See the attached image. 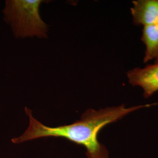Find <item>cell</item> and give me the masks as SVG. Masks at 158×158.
<instances>
[{
  "mask_svg": "<svg viewBox=\"0 0 158 158\" xmlns=\"http://www.w3.org/2000/svg\"><path fill=\"white\" fill-rule=\"evenodd\" d=\"M133 23L145 27L158 23V0H135L130 8Z\"/></svg>",
  "mask_w": 158,
  "mask_h": 158,
  "instance_id": "277c9868",
  "label": "cell"
},
{
  "mask_svg": "<svg viewBox=\"0 0 158 158\" xmlns=\"http://www.w3.org/2000/svg\"><path fill=\"white\" fill-rule=\"evenodd\" d=\"M127 77L130 85L141 89L145 98L158 91V63L131 69L127 72Z\"/></svg>",
  "mask_w": 158,
  "mask_h": 158,
  "instance_id": "3957f363",
  "label": "cell"
},
{
  "mask_svg": "<svg viewBox=\"0 0 158 158\" xmlns=\"http://www.w3.org/2000/svg\"><path fill=\"white\" fill-rule=\"evenodd\" d=\"M158 105V102L130 107L121 104L99 110L90 108L73 124L56 127L43 124L34 118L32 110L25 107L29 117L28 127L21 135L12 138L11 142L21 143L40 138H63L85 147L87 158H110L107 148L98 139L100 131L106 126L124 118L131 113Z\"/></svg>",
  "mask_w": 158,
  "mask_h": 158,
  "instance_id": "6da1fadb",
  "label": "cell"
},
{
  "mask_svg": "<svg viewBox=\"0 0 158 158\" xmlns=\"http://www.w3.org/2000/svg\"><path fill=\"white\" fill-rule=\"evenodd\" d=\"M155 63H158V56L155 60Z\"/></svg>",
  "mask_w": 158,
  "mask_h": 158,
  "instance_id": "8992f818",
  "label": "cell"
},
{
  "mask_svg": "<svg viewBox=\"0 0 158 158\" xmlns=\"http://www.w3.org/2000/svg\"><path fill=\"white\" fill-rule=\"evenodd\" d=\"M41 0H8L3 10L4 19L17 38H46L48 27L40 14Z\"/></svg>",
  "mask_w": 158,
  "mask_h": 158,
  "instance_id": "7a4b0ae2",
  "label": "cell"
},
{
  "mask_svg": "<svg viewBox=\"0 0 158 158\" xmlns=\"http://www.w3.org/2000/svg\"><path fill=\"white\" fill-rule=\"evenodd\" d=\"M141 40L145 46L143 63L155 60L158 56V23L143 27Z\"/></svg>",
  "mask_w": 158,
  "mask_h": 158,
  "instance_id": "5b68a950",
  "label": "cell"
}]
</instances>
